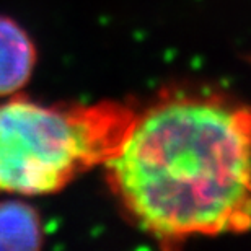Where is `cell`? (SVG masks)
<instances>
[{"instance_id":"4","label":"cell","mask_w":251,"mask_h":251,"mask_svg":"<svg viewBox=\"0 0 251 251\" xmlns=\"http://www.w3.org/2000/svg\"><path fill=\"white\" fill-rule=\"evenodd\" d=\"M44 242L38 212L23 201L0 202V250H39Z\"/></svg>"},{"instance_id":"3","label":"cell","mask_w":251,"mask_h":251,"mask_svg":"<svg viewBox=\"0 0 251 251\" xmlns=\"http://www.w3.org/2000/svg\"><path fill=\"white\" fill-rule=\"evenodd\" d=\"M36 46L22 25L0 15V98L18 93L36 67Z\"/></svg>"},{"instance_id":"1","label":"cell","mask_w":251,"mask_h":251,"mask_svg":"<svg viewBox=\"0 0 251 251\" xmlns=\"http://www.w3.org/2000/svg\"><path fill=\"white\" fill-rule=\"evenodd\" d=\"M103 168L123 212L162 245L248 232L251 106L215 90L165 92Z\"/></svg>"},{"instance_id":"2","label":"cell","mask_w":251,"mask_h":251,"mask_svg":"<svg viewBox=\"0 0 251 251\" xmlns=\"http://www.w3.org/2000/svg\"><path fill=\"white\" fill-rule=\"evenodd\" d=\"M135 113L121 101L44 104L13 97L0 103V193L54 194L103 167Z\"/></svg>"}]
</instances>
